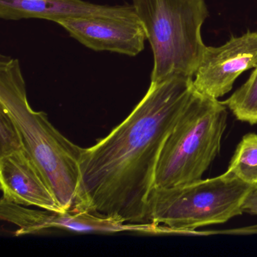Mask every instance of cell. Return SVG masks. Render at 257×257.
<instances>
[{
    "mask_svg": "<svg viewBox=\"0 0 257 257\" xmlns=\"http://www.w3.org/2000/svg\"><path fill=\"white\" fill-rule=\"evenodd\" d=\"M227 171L244 183L257 186V134H247L243 137Z\"/></svg>",
    "mask_w": 257,
    "mask_h": 257,
    "instance_id": "11",
    "label": "cell"
},
{
    "mask_svg": "<svg viewBox=\"0 0 257 257\" xmlns=\"http://www.w3.org/2000/svg\"><path fill=\"white\" fill-rule=\"evenodd\" d=\"M222 102L239 121L257 124V67L243 85Z\"/></svg>",
    "mask_w": 257,
    "mask_h": 257,
    "instance_id": "12",
    "label": "cell"
},
{
    "mask_svg": "<svg viewBox=\"0 0 257 257\" xmlns=\"http://www.w3.org/2000/svg\"><path fill=\"white\" fill-rule=\"evenodd\" d=\"M138 19L133 6H102L84 0H0V18L7 21L74 18Z\"/></svg>",
    "mask_w": 257,
    "mask_h": 257,
    "instance_id": "10",
    "label": "cell"
},
{
    "mask_svg": "<svg viewBox=\"0 0 257 257\" xmlns=\"http://www.w3.org/2000/svg\"><path fill=\"white\" fill-rule=\"evenodd\" d=\"M193 79L151 82L130 115L81 156L79 210L150 223L148 198L161 152L195 91Z\"/></svg>",
    "mask_w": 257,
    "mask_h": 257,
    "instance_id": "1",
    "label": "cell"
},
{
    "mask_svg": "<svg viewBox=\"0 0 257 257\" xmlns=\"http://www.w3.org/2000/svg\"><path fill=\"white\" fill-rule=\"evenodd\" d=\"M257 67V32L231 37L223 46L206 47L193 79L198 92L219 99L232 89L236 79Z\"/></svg>",
    "mask_w": 257,
    "mask_h": 257,
    "instance_id": "6",
    "label": "cell"
},
{
    "mask_svg": "<svg viewBox=\"0 0 257 257\" xmlns=\"http://www.w3.org/2000/svg\"><path fill=\"white\" fill-rule=\"evenodd\" d=\"M153 54L151 82L195 76L207 46L201 28L204 0H132Z\"/></svg>",
    "mask_w": 257,
    "mask_h": 257,
    "instance_id": "3",
    "label": "cell"
},
{
    "mask_svg": "<svg viewBox=\"0 0 257 257\" xmlns=\"http://www.w3.org/2000/svg\"><path fill=\"white\" fill-rule=\"evenodd\" d=\"M242 210L243 213L257 215V186L245 198L242 205Z\"/></svg>",
    "mask_w": 257,
    "mask_h": 257,
    "instance_id": "14",
    "label": "cell"
},
{
    "mask_svg": "<svg viewBox=\"0 0 257 257\" xmlns=\"http://www.w3.org/2000/svg\"><path fill=\"white\" fill-rule=\"evenodd\" d=\"M0 217L19 227L16 235L40 232L50 228L70 230L76 232H149V224L124 223L111 218L97 216L87 211L52 212L28 209L25 206L9 202L1 198Z\"/></svg>",
    "mask_w": 257,
    "mask_h": 257,
    "instance_id": "7",
    "label": "cell"
},
{
    "mask_svg": "<svg viewBox=\"0 0 257 257\" xmlns=\"http://www.w3.org/2000/svg\"><path fill=\"white\" fill-rule=\"evenodd\" d=\"M227 106L194 91L159 156L154 187L186 186L202 179L220 151Z\"/></svg>",
    "mask_w": 257,
    "mask_h": 257,
    "instance_id": "4",
    "label": "cell"
},
{
    "mask_svg": "<svg viewBox=\"0 0 257 257\" xmlns=\"http://www.w3.org/2000/svg\"><path fill=\"white\" fill-rule=\"evenodd\" d=\"M25 150L22 135L10 114L0 107V157Z\"/></svg>",
    "mask_w": 257,
    "mask_h": 257,
    "instance_id": "13",
    "label": "cell"
},
{
    "mask_svg": "<svg viewBox=\"0 0 257 257\" xmlns=\"http://www.w3.org/2000/svg\"><path fill=\"white\" fill-rule=\"evenodd\" d=\"M3 199L19 205L66 212L26 150L0 157Z\"/></svg>",
    "mask_w": 257,
    "mask_h": 257,
    "instance_id": "9",
    "label": "cell"
},
{
    "mask_svg": "<svg viewBox=\"0 0 257 257\" xmlns=\"http://www.w3.org/2000/svg\"><path fill=\"white\" fill-rule=\"evenodd\" d=\"M255 187L228 171L186 186L153 187L148 198V221L162 226L163 232L224 223L243 213V201Z\"/></svg>",
    "mask_w": 257,
    "mask_h": 257,
    "instance_id": "5",
    "label": "cell"
},
{
    "mask_svg": "<svg viewBox=\"0 0 257 257\" xmlns=\"http://www.w3.org/2000/svg\"><path fill=\"white\" fill-rule=\"evenodd\" d=\"M0 107L10 114L22 135L24 147L64 211L79 210L80 163L83 148L58 132L44 112L28 100L20 62L0 56Z\"/></svg>",
    "mask_w": 257,
    "mask_h": 257,
    "instance_id": "2",
    "label": "cell"
},
{
    "mask_svg": "<svg viewBox=\"0 0 257 257\" xmlns=\"http://www.w3.org/2000/svg\"><path fill=\"white\" fill-rule=\"evenodd\" d=\"M70 37L95 52L135 57L145 48L147 39L138 19L87 17L58 21Z\"/></svg>",
    "mask_w": 257,
    "mask_h": 257,
    "instance_id": "8",
    "label": "cell"
}]
</instances>
